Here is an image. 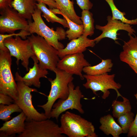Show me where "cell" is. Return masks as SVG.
Masks as SVG:
<instances>
[{"mask_svg": "<svg viewBox=\"0 0 137 137\" xmlns=\"http://www.w3.org/2000/svg\"><path fill=\"white\" fill-rule=\"evenodd\" d=\"M62 134L69 137H97L92 123L79 115L66 111L60 117Z\"/></svg>", "mask_w": 137, "mask_h": 137, "instance_id": "6da1fadb", "label": "cell"}, {"mask_svg": "<svg viewBox=\"0 0 137 137\" xmlns=\"http://www.w3.org/2000/svg\"><path fill=\"white\" fill-rule=\"evenodd\" d=\"M54 72L55 78L54 79H48L51 83V88L47 102L43 105L37 106L43 109L48 118L56 101L58 99H65L68 97L69 93L68 84L74 79L73 75L57 68Z\"/></svg>", "mask_w": 137, "mask_h": 137, "instance_id": "7a4b0ae2", "label": "cell"}, {"mask_svg": "<svg viewBox=\"0 0 137 137\" xmlns=\"http://www.w3.org/2000/svg\"><path fill=\"white\" fill-rule=\"evenodd\" d=\"M31 49L42 68L54 72L60 60L58 51L43 37L33 34L27 37Z\"/></svg>", "mask_w": 137, "mask_h": 137, "instance_id": "3957f363", "label": "cell"}, {"mask_svg": "<svg viewBox=\"0 0 137 137\" xmlns=\"http://www.w3.org/2000/svg\"><path fill=\"white\" fill-rule=\"evenodd\" d=\"M41 11L37 7L32 15L33 21H28V31L44 38L50 45L58 50L64 48L63 45L59 41L65 39V31L61 27H57L56 30L50 28L45 24L41 17Z\"/></svg>", "mask_w": 137, "mask_h": 137, "instance_id": "277c9868", "label": "cell"}, {"mask_svg": "<svg viewBox=\"0 0 137 137\" xmlns=\"http://www.w3.org/2000/svg\"><path fill=\"white\" fill-rule=\"evenodd\" d=\"M11 64L9 52L0 50V93L8 95L16 101L18 98V91L11 72Z\"/></svg>", "mask_w": 137, "mask_h": 137, "instance_id": "5b68a950", "label": "cell"}, {"mask_svg": "<svg viewBox=\"0 0 137 137\" xmlns=\"http://www.w3.org/2000/svg\"><path fill=\"white\" fill-rule=\"evenodd\" d=\"M115 74L109 75L108 73L97 75H83L86 80L83 86L86 89H91L93 93L97 95V92L101 91L103 93L102 98L105 99L110 94L109 90H114L117 95V98L122 97L118 90L121 87V85L114 80Z\"/></svg>", "mask_w": 137, "mask_h": 137, "instance_id": "8992f818", "label": "cell"}, {"mask_svg": "<svg viewBox=\"0 0 137 137\" xmlns=\"http://www.w3.org/2000/svg\"><path fill=\"white\" fill-rule=\"evenodd\" d=\"M47 118L25 122L24 131L18 135V137H63L60 126L54 121Z\"/></svg>", "mask_w": 137, "mask_h": 137, "instance_id": "52a82bcc", "label": "cell"}, {"mask_svg": "<svg viewBox=\"0 0 137 137\" xmlns=\"http://www.w3.org/2000/svg\"><path fill=\"white\" fill-rule=\"evenodd\" d=\"M68 86L69 93L68 97L65 99H59L54 104L48 118H55L57 120L61 114L69 109H75L81 114L84 113L81 100L84 96L79 86H77L75 88L72 81L69 83Z\"/></svg>", "mask_w": 137, "mask_h": 137, "instance_id": "ba28073f", "label": "cell"}, {"mask_svg": "<svg viewBox=\"0 0 137 137\" xmlns=\"http://www.w3.org/2000/svg\"><path fill=\"white\" fill-rule=\"evenodd\" d=\"M18 98L14 101L27 117V121L32 120L40 121L48 118L44 113H40L35 108L32 102V92H38L36 89L30 88L21 81L17 82Z\"/></svg>", "mask_w": 137, "mask_h": 137, "instance_id": "9c48e42d", "label": "cell"}, {"mask_svg": "<svg viewBox=\"0 0 137 137\" xmlns=\"http://www.w3.org/2000/svg\"><path fill=\"white\" fill-rule=\"evenodd\" d=\"M9 37L4 41V44L9 50L11 56L16 59V63L18 65L21 60V64L27 71L29 70V59L35 54L31 49L29 40H22L19 36Z\"/></svg>", "mask_w": 137, "mask_h": 137, "instance_id": "30bf717a", "label": "cell"}, {"mask_svg": "<svg viewBox=\"0 0 137 137\" xmlns=\"http://www.w3.org/2000/svg\"><path fill=\"white\" fill-rule=\"evenodd\" d=\"M0 33H14L21 30L28 31V21L13 7H8L0 12Z\"/></svg>", "mask_w": 137, "mask_h": 137, "instance_id": "8fae6325", "label": "cell"}, {"mask_svg": "<svg viewBox=\"0 0 137 137\" xmlns=\"http://www.w3.org/2000/svg\"><path fill=\"white\" fill-rule=\"evenodd\" d=\"M90 65L91 64L85 59L83 53H79L65 56L60 59L57 68L72 75H78L83 80V68Z\"/></svg>", "mask_w": 137, "mask_h": 137, "instance_id": "7c38bea8", "label": "cell"}, {"mask_svg": "<svg viewBox=\"0 0 137 137\" xmlns=\"http://www.w3.org/2000/svg\"><path fill=\"white\" fill-rule=\"evenodd\" d=\"M107 24L105 26H101L97 25L96 28L102 31L101 34L93 40L96 43H98L102 39L108 38L114 40L115 42L118 39L117 32L119 30L126 31L128 33L132 35L136 33L131 25L123 23L120 20L113 19L112 16L108 15L107 17Z\"/></svg>", "mask_w": 137, "mask_h": 137, "instance_id": "4fadbf2b", "label": "cell"}, {"mask_svg": "<svg viewBox=\"0 0 137 137\" xmlns=\"http://www.w3.org/2000/svg\"><path fill=\"white\" fill-rule=\"evenodd\" d=\"M34 62L32 68H29L28 72L23 77H22L16 72L15 74L16 81H21L26 85L30 87L32 85L40 88L41 86L40 79L41 78H47L48 74L47 70L41 68L38 64L39 61L35 55L31 58Z\"/></svg>", "mask_w": 137, "mask_h": 137, "instance_id": "5bb4252c", "label": "cell"}, {"mask_svg": "<svg viewBox=\"0 0 137 137\" xmlns=\"http://www.w3.org/2000/svg\"><path fill=\"white\" fill-rule=\"evenodd\" d=\"M95 43L93 39L81 35L77 39L71 40L65 47L58 50V55L61 59L67 55L82 53L86 50L87 47H94Z\"/></svg>", "mask_w": 137, "mask_h": 137, "instance_id": "9a60e30c", "label": "cell"}, {"mask_svg": "<svg viewBox=\"0 0 137 137\" xmlns=\"http://www.w3.org/2000/svg\"><path fill=\"white\" fill-rule=\"evenodd\" d=\"M26 119V116L22 111L10 120L5 122L0 128V137H9L23 132Z\"/></svg>", "mask_w": 137, "mask_h": 137, "instance_id": "2e32d148", "label": "cell"}, {"mask_svg": "<svg viewBox=\"0 0 137 137\" xmlns=\"http://www.w3.org/2000/svg\"><path fill=\"white\" fill-rule=\"evenodd\" d=\"M99 129L107 135L111 134L113 137H119L123 133L122 129L110 114L101 117L99 119Z\"/></svg>", "mask_w": 137, "mask_h": 137, "instance_id": "e0dca14e", "label": "cell"}, {"mask_svg": "<svg viewBox=\"0 0 137 137\" xmlns=\"http://www.w3.org/2000/svg\"><path fill=\"white\" fill-rule=\"evenodd\" d=\"M35 0H13L12 7L23 17L31 21L32 15L37 8Z\"/></svg>", "mask_w": 137, "mask_h": 137, "instance_id": "ac0fdd59", "label": "cell"}, {"mask_svg": "<svg viewBox=\"0 0 137 137\" xmlns=\"http://www.w3.org/2000/svg\"><path fill=\"white\" fill-rule=\"evenodd\" d=\"M59 7L61 12L70 20L79 25L82 24L80 17L77 14L74 10L73 1L54 0Z\"/></svg>", "mask_w": 137, "mask_h": 137, "instance_id": "d6986e66", "label": "cell"}, {"mask_svg": "<svg viewBox=\"0 0 137 137\" xmlns=\"http://www.w3.org/2000/svg\"><path fill=\"white\" fill-rule=\"evenodd\" d=\"M55 14H60L62 15L67 21L69 26V29L65 31L66 37L69 40L77 39L82 35L83 31V24L79 25L77 24L70 20L65 15L61 13L57 8L49 9Z\"/></svg>", "mask_w": 137, "mask_h": 137, "instance_id": "ffe728a7", "label": "cell"}, {"mask_svg": "<svg viewBox=\"0 0 137 137\" xmlns=\"http://www.w3.org/2000/svg\"><path fill=\"white\" fill-rule=\"evenodd\" d=\"M113 65L111 59H102L100 63L96 65L84 67L83 71L86 74L89 75L102 74L111 72Z\"/></svg>", "mask_w": 137, "mask_h": 137, "instance_id": "44dd1931", "label": "cell"}, {"mask_svg": "<svg viewBox=\"0 0 137 137\" xmlns=\"http://www.w3.org/2000/svg\"><path fill=\"white\" fill-rule=\"evenodd\" d=\"M37 7L42 13V16L44 17L48 22L52 23L55 22L59 23L63 25L64 28H69V26L66 20L65 19H62L57 16L49 9L47 7L46 5L43 3L36 4Z\"/></svg>", "mask_w": 137, "mask_h": 137, "instance_id": "7402d4cb", "label": "cell"}, {"mask_svg": "<svg viewBox=\"0 0 137 137\" xmlns=\"http://www.w3.org/2000/svg\"><path fill=\"white\" fill-rule=\"evenodd\" d=\"M81 19L82 22L83 31L82 36L85 37L92 36L94 33V20L92 13L88 10H83Z\"/></svg>", "mask_w": 137, "mask_h": 137, "instance_id": "603a6c76", "label": "cell"}, {"mask_svg": "<svg viewBox=\"0 0 137 137\" xmlns=\"http://www.w3.org/2000/svg\"><path fill=\"white\" fill-rule=\"evenodd\" d=\"M122 97L123 99V101L114 100L112 104L113 116L116 118L123 114L131 111L132 107L129 100L123 96Z\"/></svg>", "mask_w": 137, "mask_h": 137, "instance_id": "cb8c5ba5", "label": "cell"}, {"mask_svg": "<svg viewBox=\"0 0 137 137\" xmlns=\"http://www.w3.org/2000/svg\"><path fill=\"white\" fill-rule=\"evenodd\" d=\"M109 6L112 14V18L113 19L119 20L122 22L130 25L137 24V18L134 19L129 20L124 16L125 13L120 11L116 6L113 0H105Z\"/></svg>", "mask_w": 137, "mask_h": 137, "instance_id": "d4e9b609", "label": "cell"}, {"mask_svg": "<svg viewBox=\"0 0 137 137\" xmlns=\"http://www.w3.org/2000/svg\"><path fill=\"white\" fill-rule=\"evenodd\" d=\"M22 112V110L15 103L6 105L0 104V119L5 122L8 121L11 118V115L13 113Z\"/></svg>", "mask_w": 137, "mask_h": 137, "instance_id": "484cf974", "label": "cell"}, {"mask_svg": "<svg viewBox=\"0 0 137 137\" xmlns=\"http://www.w3.org/2000/svg\"><path fill=\"white\" fill-rule=\"evenodd\" d=\"M128 35L129 40L124 42L122 51L128 55L137 59V37H134L129 33Z\"/></svg>", "mask_w": 137, "mask_h": 137, "instance_id": "4316f807", "label": "cell"}, {"mask_svg": "<svg viewBox=\"0 0 137 137\" xmlns=\"http://www.w3.org/2000/svg\"><path fill=\"white\" fill-rule=\"evenodd\" d=\"M134 114L132 112L126 113L119 116L117 121L121 127L123 133H127L134 120Z\"/></svg>", "mask_w": 137, "mask_h": 137, "instance_id": "83f0119b", "label": "cell"}, {"mask_svg": "<svg viewBox=\"0 0 137 137\" xmlns=\"http://www.w3.org/2000/svg\"><path fill=\"white\" fill-rule=\"evenodd\" d=\"M31 35L30 32L28 31L25 30H21L19 33H14L7 34H0V48L3 49L5 47L4 41V40L7 38L14 36H20L22 39H26L27 36Z\"/></svg>", "mask_w": 137, "mask_h": 137, "instance_id": "f1b7e54d", "label": "cell"}, {"mask_svg": "<svg viewBox=\"0 0 137 137\" xmlns=\"http://www.w3.org/2000/svg\"><path fill=\"white\" fill-rule=\"evenodd\" d=\"M120 60L129 65H131L137 67V59L131 57L124 53L123 51L120 54Z\"/></svg>", "mask_w": 137, "mask_h": 137, "instance_id": "f546056e", "label": "cell"}, {"mask_svg": "<svg viewBox=\"0 0 137 137\" xmlns=\"http://www.w3.org/2000/svg\"><path fill=\"white\" fill-rule=\"evenodd\" d=\"M136 100L137 105V89L136 93L134 95ZM128 137H137V111L136 115L127 133Z\"/></svg>", "mask_w": 137, "mask_h": 137, "instance_id": "4dcf8cb0", "label": "cell"}, {"mask_svg": "<svg viewBox=\"0 0 137 137\" xmlns=\"http://www.w3.org/2000/svg\"><path fill=\"white\" fill-rule=\"evenodd\" d=\"M76 0L77 4L82 10H89L93 7V4L89 0Z\"/></svg>", "mask_w": 137, "mask_h": 137, "instance_id": "1f68e13d", "label": "cell"}, {"mask_svg": "<svg viewBox=\"0 0 137 137\" xmlns=\"http://www.w3.org/2000/svg\"><path fill=\"white\" fill-rule=\"evenodd\" d=\"M14 100L10 96L6 94L0 93V104L9 105L14 102Z\"/></svg>", "mask_w": 137, "mask_h": 137, "instance_id": "d6a6232c", "label": "cell"}, {"mask_svg": "<svg viewBox=\"0 0 137 137\" xmlns=\"http://www.w3.org/2000/svg\"><path fill=\"white\" fill-rule=\"evenodd\" d=\"M38 3H43L47 5L49 9L57 8L59 7L54 0H35Z\"/></svg>", "mask_w": 137, "mask_h": 137, "instance_id": "836d02e7", "label": "cell"}, {"mask_svg": "<svg viewBox=\"0 0 137 137\" xmlns=\"http://www.w3.org/2000/svg\"><path fill=\"white\" fill-rule=\"evenodd\" d=\"M12 0H0V9H4L9 7L12 6Z\"/></svg>", "mask_w": 137, "mask_h": 137, "instance_id": "e575fe53", "label": "cell"}, {"mask_svg": "<svg viewBox=\"0 0 137 137\" xmlns=\"http://www.w3.org/2000/svg\"><path fill=\"white\" fill-rule=\"evenodd\" d=\"M130 67L137 74V67L131 65H129Z\"/></svg>", "mask_w": 137, "mask_h": 137, "instance_id": "d590c367", "label": "cell"}]
</instances>
